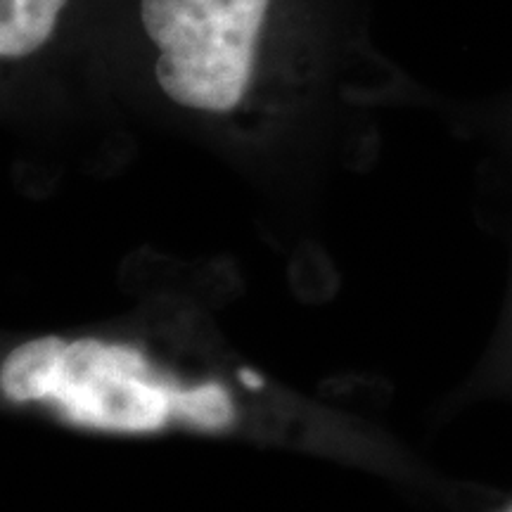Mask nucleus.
Returning a JSON list of instances; mask_svg holds the SVG:
<instances>
[{
	"mask_svg": "<svg viewBox=\"0 0 512 512\" xmlns=\"http://www.w3.org/2000/svg\"><path fill=\"white\" fill-rule=\"evenodd\" d=\"M0 389L12 403H48L72 425L105 432H157L169 422L223 430L235 420L223 384L178 387L138 349L100 339H31L3 361Z\"/></svg>",
	"mask_w": 512,
	"mask_h": 512,
	"instance_id": "nucleus-1",
	"label": "nucleus"
},
{
	"mask_svg": "<svg viewBox=\"0 0 512 512\" xmlns=\"http://www.w3.org/2000/svg\"><path fill=\"white\" fill-rule=\"evenodd\" d=\"M268 0H143L140 17L159 48L157 83L178 105L226 114L254 67Z\"/></svg>",
	"mask_w": 512,
	"mask_h": 512,
	"instance_id": "nucleus-2",
	"label": "nucleus"
},
{
	"mask_svg": "<svg viewBox=\"0 0 512 512\" xmlns=\"http://www.w3.org/2000/svg\"><path fill=\"white\" fill-rule=\"evenodd\" d=\"M67 0H0V57L36 53L53 34Z\"/></svg>",
	"mask_w": 512,
	"mask_h": 512,
	"instance_id": "nucleus-3",
	"label": "nucleus"
},
{
	"mask_svg": "<svg viewBox=\"0 0 512 512\" xmlns=\"http://www.w3.org/2000/svg\"><path fill=\"white\" fill-rule=\"evenodd\" d=\"M240 377H242V382H245L249 389H261V387H264V380H261V377L256 375V373H252V370H247V368L240 370Z\"/></svg>",
	"mask_w": 512,
	"mask_h": 512,
	"instance_id": "nucleus-4",
	"label": "nucleus"
},
{
	"mask_svg": "<svg viewBox=\"0 0 512 512\" xmlns=\"http://www.w3.org/2000/svg\"><path fill=\"white\" fill-rule=\"evenodd\" d=\"M508 512H512V508H510V510H508Z\"/></svg>",
	"mask_w": 512,
	"mask_h": 512,
	"instance_id": "nucleus-5",
	"label": "nucleus"
}]
</instances>
